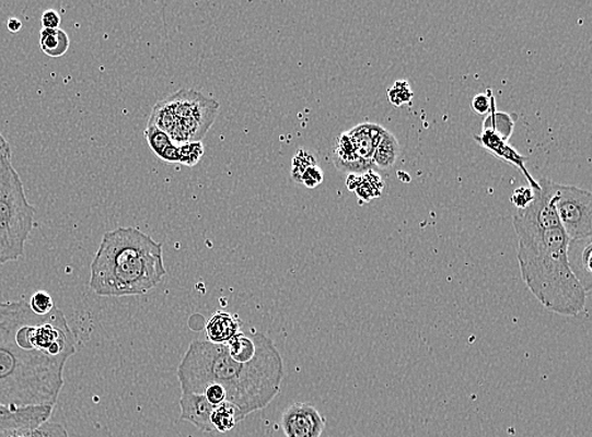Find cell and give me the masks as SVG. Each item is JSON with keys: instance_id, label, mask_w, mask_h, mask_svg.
<instances>
[{"instance_id": "6da1fadb", "label": "cell", "mask_w": 592, "mask_h": 437, "mask_svg": "<svg viewBox=\"0 0 592 437\" xmlns=\"http://www.w3.org/2000/svg\"><path fill=\"white\" fill-rule=\"evenodd\" d=\"M78 338L62 310L37 316L28 302H0V403L55 406L63 387L66 362Z\"/></svg>"}, {"instance_id": "7a4b0ae2", "label": "cell", "mask_w": 592, "mask_h": 437, "mask_svg": "<svg viewBox=\"0 0 592 437\" xmlns=\"http://www.w3.org/2000/svg\"><path fill=\"white\" fill-rule=\"evenodd\" d=\"M283 378L281 353L263 333L241 332L227 344L194 341L177 368L183 393L201 394L205 387L218 385L243 420L269 406Z\"/></svg>"}, {"instance_id": "3957f363", "label": "cell", "mask_w": 592, "mask_h": 437, "mask_svg": "<svg viewBox=\"0 0 592 437\" xmlns=\"http://www.w3.org/2000/svg\"><path fill=\"white\" fill-rule=\"evenodd\" d=\"M516 236L522 279L536 299L564 317L585 311L589 293L570 267V238L564 229L522 231Z\"/></svg>"}, {"instance_id": "277c9868", "label": "cell", "mask_w": 592, "mask_h": 437, "mask_svg": "<svg viewBox=\"0 0 592 437\" xmlns=\"http://www.w3.org/2000/svg\"><path fill=\"white\" fill-rule=\"evenodd\" d=\"M90 271V287L98 296L147 294L166 275L163 246L135 227L109 231Z\"/></svg>"}, {"instance_id": "5b68a950", "label": "cell", "mask_w": 592, "mask_h": 437, "mask_svg": "<svg viewBox=\"0 0 592 437\" xmlns=\"http://www.w3.org/2000/svg\"><path fill=\"white\" fill-rule=\"evenodd\" d=\"M35 216L20 173L5 160L0 166V265L23 257Z\"/></svg>"}, {"instance_id": "8992f818", "label": "cell", "mask_w": 592, "mask_h": 437, "mask_svg": "<svg viewBox=\"0 0 592 437\" xmlns=\"http://www.w3.org/2000/svg\"><path fill=\"white\" fill-rule=\"evenodd\" d=\"M218 113V102L194 90H181L153 107L148 123L164 131L172 142H201Z\"/></svg>"}, {"instance_id": "52a82bcc", "label": "cell", "mask_w": 592, "mask_h": 437, "mask_svg": "<svg viewBox=\"0 0 592 437\" xmlns=\"http://www.w3.org/2000/svg\"><path fill=\"white\" fill-rule=\"evenodd\" d=\"M553 203L561 228L572 240L592 236V194L573 186L554 185Z\"/></svg>"}, {"instance_id": "ba28073f", "label": "cell", "mask_w": 592, "mask_h": 437, "mask_svg": "<svg viewBox=\"0 0 592 437\" xmlns=\"http://www.w3.org/2000/svg\"><path fill=\"white\" fill-rule=\"evenodd\" d=\"M555 181L542 178L538 189H533L534 198L527 209L518 211L513 216L515 233L522 231H545L561 227L553 203Z\"/></svg>"}, {"instance_id": "9c48e42d", "label": "cell", "mask_w": 592, "mask_h": 437, "mask_svg": "<svg viewBox=\"0 0 592 437\" xmlns=\"http://www.w3.org/2000/svg\"><path fill=\"white\" fill-rule=\"evenodd\" d=\"M281 426L286 437H321L326 418L310 403L298 402L283 412Z\"/></svg>"}, {"instance_id": "30bf717a", "label": "cell", "mask_w": 592, "mask_h": 437, "mask_svg": "<svg viewBox=\"0 0 592 437\" xmlns=\"http://www.w3.org/2000/svg\"><path fill=\"white\" fill-rule=\"evenodd\" d=\"M53 411L51 405L15 408L0 403V432L43 425L53 416Z\"/></svg>"}, {"instance_id": "8fae6325", "label": "cell", "mask_w": 592, "mask_h": 437, "mask_svg": "<svg viewBox=\"0 0 592 437\" xmlns=\"http://www.w3.org/2000/svg\"><path fill=\"white\" fill-rule=\"evenodd\" d=\"M476 142H478L485 150L489 153L495 154L497 158L504 161L509 164H513L514 167L522 170L523 175L530 181L532 189H538V181L534 179L527 168H525V156L518 153L514 147L504 142L503 139L499 138L496 133H492L490 130H483L481 135H475Z\"/></svg>"}, {"instance_id": "7c38bea8", "label": "cell", "mask_w": 592, "mask_h": 437, "mask_svg": "<svg viewBox=\"0 0 592 437\" xmlns=\"http://www.w3.org/2000/svg\"><path fill=\"white\" fill-rule=\"evenodd\" d=\"M347 133L358 158L372 168L373 155L381 143L385 129L378 126V123L364 122L347 131Z\"/></svg>"}, {"instance_id": "4fadbf2b", "label": "cell", "mask_w": 592, "mask_h": 437, "mask_svg": "<svg viewBox=\"0 0 592 437\" xmlns=\"http://www.w3.org/2000/svg\"><path fill=\"white\" fill-rule=\"evenodd\" d=\"M179 408L181 420L193 424L202 433H213L210 416L216 406L210 405L204 394L183 393L179 400Z\"/></svg>"}, {"instance_id": "5bb4252c", "label": "cell", "mask_w": 592, "mask_h": 437, "mask_svg": "<svg viewBox=\"0 0 592 437\" xmlns=\"http://www.w3.org/2000/svg\"><path fill=\"white\" fill-rule=\"evenodd\" d=\"M241 321L228 311L219 310L208 320L205 332L208 342L213 344H227L241 333Z\"/></svg>"}, {"instance_id": "9a60e30c", "label": "cell", "mask_w": 592, "mask_h": 437, "mask_svg": "<svg viewBox=\"0 0 592 437\" xmlns=\"http://www.w3.org/2000/svg\"><path fill=\"white\" fill-rule=\"evenodd\" d=\"M334 163L337 169L356 175L358 172L369 170L370 167L361 162L351 144L348 133L341 134L336 140L334 147Z\"/></svg>"}, {"instance_id": "2e32d148", "label": "cell", "mask_w": 592, "mask_h": 437, "mask_svg": "<svg viewBox=\"0 0 592 437\" xmlns=\"http://www.w3.org/2000/svg\"><path fill=\"white\" fill-rule=\"evenodd\" d=\"M591 238L585 240H572L567 249V257H569L570 267L573 274L579 279L580 272L585 274L589 282H591Z\"/></svg>"}, {"instance_id": "e0dca14e", "label": "cell", "mask_w": 592, "mask_h": 437, "mask_svg": "<svg viewBox=\"0 0 592 437\" xmlns=\"http://www.w3.org/2000/svg\"><path fill=\"white\" fill-rule=\"evenodd\" d=\"M39 48L48 57L59 59L69 51L70 38L63 29H43L39 33Z\"/></svg>"}, {"instance_id": "ac0fdd59", "label": "cell", "mask_w": 592, "mask_h": 437, "mask_svg": "<svg viewBox=\"0 0 592 437\" xmlns=\"http://www.w3.org/2000/svg\"><path fill=\"white\" fill-rule=\"evenodd\" d=\"M210 422L213 432L227 434L243 422L240 410L233 403L224 402L221 405L213 408L210 416Z\"/></svg>"}, {"instance_id": "d6986e66", "label": "cell", "mask_w": 592, "mask_h": 437, "mask_svg": "<svg viewBox=\"0 0 592 437\" xmlns=\"http://www.w3.org/2000/svg\"><path fill=\"white\" fill-rule=\"evenodd\" d=\"M399 143L396 137L391 131L385 130V133L378 145L373 155V166L381 169H390L396 164L399 155Z\"/></svg>"}, {"instance_id": "ffe728a7", "label": "cell", "mask_w": 592, "mask_h": 437, "mask_svg": "<svg viewBox=\"0 0 592 437\" xmlns=\"http://www.w3.org/2000/svg\"><path fill=\"white\" fill-rule=\"evenodd\" d=\"M514 129V120L511 114L499 113L496 109V103L492 101L490 114L488 118L484 120L483 130H490L499 138L508 142L512 137Z\"/></svg>"}, {"instance_id": "44dd1931", "label": "cell", "mask_w": 592, "mask_h": 437, "mask_svg": "<svg viewBox=\"0 0 592 437\" xmlns=\"http://www.w3.org/2000/svg\"><path fill=\"white\" fill-rule=\"evenodd\" d=\"M0 437H70L61 424L45 423L36 427L12 428L0 432Z\"/></svg>"}, {"instance_id": "7402d4cb", "label": "cell", "mask_w": 592, "mask_h": 437, "mask_svg": "<svg viewBox=\"0 0 592 437\" xmlns=\"http://www.w3.org/2000/svg\"><path fill=\"white\" fill-rule=\"evenodd\" d=\"M383 189V180L375 173H367L365 176L358 178L356 192L360 200L369 201L373 198L381 196Z\"/></svg>"}, {"instance_id": "603a6c76", "label": "cell", "mask_w": 592, "mask_h": 437, "mask_svg": "<svg viewBox=\"0 0 592 437\" xmlns=\"http://www.w3.org/2000/svg\"><path fill=\"white\" fill-rule=\"evenodd\" d=\"M144 135L153 153L159 156L172 144L171 138L164 131L158 127L150 126V123L146 128Z\"/></svg>"}, {"instance_id": "cb8c5ba5", "label": "cell", "mask_w": 592, "mask_h": 437, "mask_svg": "<svg viewBox=\"0 0 592 437\" xmlns=\"http://www.w3.org/2000/svg\"><path fill=\"white\" fill-rule=\"evenodd\" d=\"M179 163L187 167H194L200 162L205 153V147L201 142L184 143L178 146Z\"/></svg>"}, {"instance_id": "d4e9b609", "label": "cell", "mask_w": 592, "mask_h": 437, "mask_svg": "<svg viewBox=\"0 0 592 437\" xmlns=\"http://www.w3.org/2000/svg\"><path fill=\"white\" fill-rule=\"evenodd\" d=\"M315 155L309 151L300 150L292 160V179L295 184H300L301 177L307 168L315 166Z\"/></svg>"}, {"instance_id": "484cf974", "label": "cell", "mask_w": 592, "mask_h": 437, "mask_svg": "<svg viewBox=\"0 0 592 437\" xmlns=\"http://www.w3.org/2000/svg\"><path fill=\"white\" fill-rule=\"evenodd\" d=\"M28 305L31 310L37 316H46L55 309L53 296L45 291L33 294Z\"/></svg>"}, {"instance_id": "4316f807", "label": "cell", "mask_w": 592, "mask_h": 437, "mask_svg": "<svg viewBox=\"0 0 592 437\" xmlns=\"http://www.w3.org/2000/svg\"><path fill=\"white\" fill-rule=\"evenodd\" d=\"M390 102L393 105L402 106L410 103L414 97L413 90L406 80H399L388 91Z\"/></svg>"}, {"instance_id": "83f0119b", "label": "cell", "mask_w": 592, "mask_h": 437, "mask_svg": "<svg viewBox=\"0 0 592 437\" xmlns=\"http://www.w3.org/2000/svg\"><path fill=\"white\" fill-rule=\"evenodd\" d=\"M324 181V172L321 169L317 164L311 166L304 170L300 184L306 186L310 189L318 187Z\"/></svg>"}, {"instance_id": "f1b7e54d", "label": "cell", "mask_w": 592, "mask_h": 437, "mask_svg": "<svg viewBox=\"0 0 592 437\" xmlns=\"http://www.w3.org/2000/svg\"><path fill=\"white\" fill-rule=\"evenodd\" d=\"M534 198L533 189L532 188H516L511 197L512 203L515 205L518 211L527 209L529 205L532 203Z\"/></svg>"}, {"instance_id": "f546056e", "label": "cell", "mask_w": 592, "mask_h": 437, "mask_svg": "<svg viewBox=\"0 0 592 437\" xmlns=\"http://www.w3.org/2000/svg\"><path fill=\"white\" fill-rule=\"evenodd\" d=\"M495 101V97L490 93L488 95L479 94L473 98V109L475 113L480 115L487 114L491 109V103Z\"/></svg>"}, {"instance_id": "4dcf8cb0", "label": "cell", "mask_w": 592, "mask_h": 437, "mask_svg": "<svg viewBox=\"0 0 592 437\" xmlns=\"http://www.w3.org/2000/svg\"><path fill=\"white\" fill-rule=\"evenodd\" d=\"M43 29H59L61 24V16L55 10H47L40 19Z\"/></svg>"}, {"instance_id": "1f68e13d", "label": "cell", "mask_w": 592, "mask_h": 437, "mask_svg": "<svg viewBox=\"0 0 592 437\" xmlns=\"http://www.w3.org/2000/svg\"><path fill=\"white\" fill-rule=\"evenodd\" d=\"M160 158L169 163H179V151L178 146L171 144L166 147L160 155Z\"/></svg>"}, {"instance_id": "d6a6232c", "label": "cell", "mask_w": 592, "mask_h": 437, "mask_svg": "<svg viewBox=\"0 0 592 437\" xmlns=\"http://www.w3.org/2000/svg\"><path fill=\"white\" fill-rule=\"evenodd\" d=\"M5 160H12V150L8 140L0 133V166Z\"/></svg>"}, {"instance_id": "836d02e7", "label": "cell", "mask_w": 592, "mask_h": 437, "mask_svg": "<svg viewBox=\"0 0 592 437\" xmlns=\"http://www.w3.org/2000/svg\"><path fill=\"white\" fill-rule=\"evenodd\" d=\"M23 27V23L20 19H15V16H11L10 20L7 21V29L13 33H19Z\"/></svg>"}]
</instances>
